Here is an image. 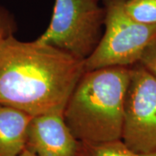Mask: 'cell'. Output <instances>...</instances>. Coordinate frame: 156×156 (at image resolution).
<instances>
[{
  "label": "cell",
  "instance_id": "obj_1",
  "mask_svg": "<svg viewBox=\"0 0 156 156\" xmlns=\"http://www.w3.org/2000/svg\"><path fill=\"white\" fill-rule=\"evenodd\" d=\"M84 61L39 42L11 35L0 43V102L37 116L63 114Z\"/></svg>",
  "mask_w": 156,
  "mask_h": 156
},
{
  "label": "cell",
  "instance_id": "obj_2",
  "mask_svg": "<svg viewBox=\"0 0 156 156\" xmlns=\"http://www.w3.org/2000/svg\"><path fill=\"white\" fill-rule=\"evenodd\" d=\"M129 77L130 67L101 68L84 73L63 112L76 139L90 144L122 140Z\"/></svg>",
  "mask_w": 156,
  "mask_h": 156
},
{
  "label": "cell",
  "instance_id": "obj_3",
  "mask_svg": "<svg viewBox=\"0 0 156 156\" xmlns=\"http://www.w3.org/2000/svg\"><path fill=\"white\" fill-rule=\"evenodd\" d=\"M127 0H103L104 32L94 52L84 61L85 70L132 67L156 43V24L134 21L125 11Z\"/></svg>",
  "mask_w": 156,
  "mask_h": 156
},
{
  "label": "cell",
  "instance_id": "obj_4",
  "mask_svg": "<svg viewBox=\"0 0 156 156\" xmlns=\"http://www.w3.org/2000/svg\"><path fill=\"white\" fill-rule=\"evenodd\" d=\"M104 19L98 0H55L50 25L37 40L85 61L100 43Z\"/></svg>",
  "mask_w": 156,
  "mask_h": 156
},
{
  "label": "cell",
  "instance_id": "obj_5",
  "mask_svg": "<svg viewBox=\"0 0 156 156\" xmlns=\"http://www.w3.org/2000/svg\"><path fill=\"white\" fill-rule=\"evenodd\" d=\"M122 141L136 153L156 152V76L140 62L130 67Z\"/></svg>",
  "mask_w": 156,
  "mask_h": 156
},
{
  "label": "cell",
  "instance_id": "obj_6",
  "mask_svg": "<svg viewBox=\"0 0 156 156\" xmlns=\"http://www.w3.org/2000/svg\"><path fill=\"white\" fill-rule=\"evenodd\" d=\"M82 142L65 122L63 114L33 116L27 130L26 149L37 156H79Z\"/></svg>",
  "mask_w": 156,
  "mask_h": 156
},
{
  "label": "cell",
  "instance_id": "obj_7",
  "mask_svg": "<svg viewBox=\"0 0 156 156\" xmlns=\"http://www.w3.org/2000/svg\"><path fill=\"white\" fill-rule=\"evenodd\" d=\"M31 115L0 102V156H18L26 149Z\"/></svg>",
  "mask_w": 156,
  "mask_h": 156
},
{
  "label": "cell",
  "instance_id": "obj_8",
  "mask_svg": "<svg viewBox=\"0 0 156 156\" xmlns=\"http://www.w3.org/2000/svg\"><path fill=\"white\" fill-rule=\"evenodd\" d=\"M79 156H156V152L136 153L129 149L120 140L100 144L82 142Z\"/></svg>",
  "mask_w": 156,
  "mask_h": 156
},
{
  "label": "cell",
  "instance_id": "obj_9",
  "mask_svg": "<svg viewBox=\"0 0 156 156\" xmlns=\"http://www.w3.org/2000/svg\"><path fill=\"white\" fill-rule=\"evenodd\" d=\"M125 11L135 22L156 24V0H127Z\"/></svg>",
  "mask_w": 156,
  "mask_h": 156
},
{
  "label": "cell",
  "instance_id": "obj_10",
  "mask_svg": "<svg viewBox=\"0 0 156 156\" xmlns=\"http://www.w3.org/2000/svg\"><path fill=\"white\" fill-rule=\"evenodd\" d=\"M17 28V23L12 13L0 5V43L6 37L14 35Z\"/></svg>",
  "mask_w": 156,
  "mask_h": 156
},
{
  "label": "cell",
  "instance_id": "obj_11",
  "mask_svg": "<svg viewBox=\"0 0 156 156\" xmlns=\"http://www.w3.org/2000/svg\"><path fill=\"white\" fill-rule=\"evenodd\" d=\"M140 63L156 76V43L147 49L140 58Z\"/></svg>",
  "mask_w": 156,
  "mask_h": 156
},
{
  "label": "cell",
  "instance_id": "obj_12",
  "mask_svg": "<svg viewBox=\"0 0 156 156\" xmlns=\"http://www.w3.org/2000/svg\"><path fill=\"white\" fill-rule=\"evenodd\" d=\"M18 156H37L36 154H34L33 153H31L30 151H29L28 149H25V150L23 152L22 154H20Z\"/></svg>",
  "mask_w": 156,
  "mask_h": 156
}]
</instances>
